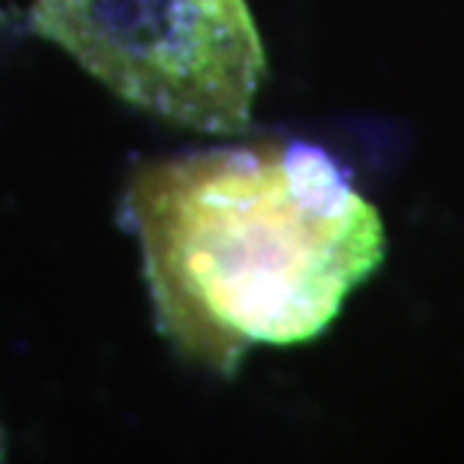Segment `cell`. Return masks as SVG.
Instances as JSON below:
<instances>
[{
	"mask_svg": "<svg viewBox=\"0 0 464 464\" xmlns=\"http://www.w3.org/2000/svg\"><path fill=\"white\" fill-rule=\"evenodd\" d=\"M126 222L156 327L177 357L219 378L255 344L318 339L387 252L378 210L303 141L141 162Z\"/></svg>",
	"mask_w": 464,
	"mask_h": 464,
	"instance_id": "obj_1",
	"label": "cell"
},
{
	"mask_svg": "<svg viewBox=\"0 0 464 464\" xmlns=\"http://www.w3.org/2000/svg\"><path fill=\"white\" fill-rule=\"evenodd\" d=\"M31 31L123 102L207 135L243 132L266 75L246 0H31Z\"/></svg>",
	"mask_w": 464,
	"mask_h": 464,
	"instance_id": "obj_2",
	"label": "cell"
},
{
	"mask_svg": "<svg viewBox=\"0 0 464 464\" xmlns=\"http://www.w3.org/2000/svg\"><path fill=\"white\" fill-rule=\"evenodd\" d=\"M6 459V434H4V426H0V464Z\"/></svg>",
	"mask_w": 464,
	"mask_h": 464,
	"instance_id": "obj_3",
	"label": "cell"
}]
</instances>
